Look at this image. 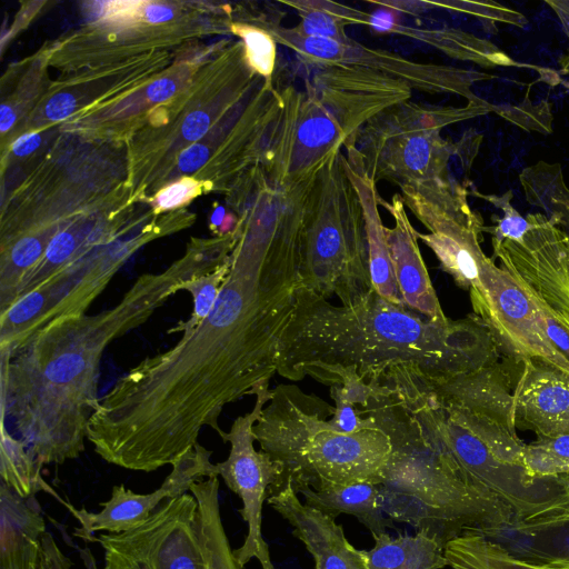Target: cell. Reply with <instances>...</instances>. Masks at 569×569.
<instances>
[{"instance_id":"cell-13","label":"cell","mask_w":569,"mask_h":569,"mask_svg":"<svg viewBox=\"0 0 569 569\" xmlns=\"http://www.w3.org/2000/svg\"><path fill=\"white\" fill-rule=\"evenodd\" d=\"M103 569H204L198 501L191 493L164 499L140 526L100 533Z\"/></svg>"},{"instance_id":"cell-27","label":"cell","mask_w":569,"mask_h":569,"mask_svg":"<svg viewBox=\"0 0 569 569\" xmlns=\"http://www.w3.org/2000/svg\"><path fill=\"white\" fill-rule=\"evenodd\" d=\"M367 551L369 569H442L448 566L445 546L417 531L413 536L392 538L382 533Z\"/></svg>"},{"instance_id":"cell-43","label":"cell","mask_w":569,"mask_h":569,"mask_svg":"<svg viewBox=\"0 0 569 569\" xmlns=\"http://www.w3.org/2000/svg\"><path fill=\"white\" fill-rule=\"evenodd\" d=\"M76 106L74 99L69 94H59L52 98L46 108L49 120H60L72 113Z\"/></svg>"},{"instance_id":"cell-30","label":"cell","mask_w":569,"mask_h":569,"mask_svg":"<svg viewBox=\"0 0 569 569\" xmlns=\"http://www.w3.org/2000/svg\"><path fill=\"white\" fill-rule=\"evenodd\" d=\"M445 557L452 569H552L516 557L480 532H466L448 541Z\"/></svg>"},{"instance_id":"cell-20","label":"cell","mask_w":569,"mask_h":569,"mask_svg":"<svg viewBox=\"0 0 569 569\" xmlns=\"http://www.w3.org/2000/svg\"><path fill=\"white\" fill-rule=\"evenodd\" d=\"M267 501L293 527V536L312 555L315 569H369L367 550L355 548L335 518L303 503L290 479L269 486Z\"/></svg>"},{"instance_id":"cell-49","label":"cell","mask_w":569,"mask_h":569,"mask_svg":"<svg viewBox=\"0 0 569 569\" xmlns=\"http://www.w3.org/2000/svg\"><path fill=\"white\" fill-rule=\"evenodd\" d=\"M542 563H546L547 566L551 567L552 569H569V561L568 560H547Z\"/></svg>"},{"instance_id":"cell-22","label":"cell","mask_w":569,"mask_h":569,"mask_svg":"<svg viewBox=\"0 0 569 569\" xmlns=\"http://www.w3.org/2000/svg\"><path fill=\"white\" fill-rule=\"evenodd\" d=\"M398 13L380 8L372 13L370 29L377 33L399 34L428 44L441 53L460 61L472 62L482 68L529 67L519 63L491 41L453 27H416L405 24L396 18Z\"/></svg>"},{"instance_id":"cell-38","label":"cell","mask_w":569,"mask_h":569,"mask_svg":"<svg viewBox=\"0 0 569 569\" xmlns=\"http://www.w3.org/2000/svg\"><path fill=\"white\" fill-rule=\"evenodd\" d=\"M71 560L61 551L49 532L41 536L38 569H71Z\"/></svg>"},{"instance_id":"cell-4","label":"cell","mask_w":569,"mask_h":569,"mask_svg":"<svg viewBox=\"0 0 569 569\" xmlns=\"http://www.w3.org/2000/svg\"><path fill=\"white\" fill-rule=\"evenodd\" d=\"M359 411L373 418L391 442L377 486L382 510L393 522L408 523L443 546L466 532L490 537L516 530L513 511L469 481L385 385Z\"/></svg>"},{"instance_id":"cell-45","label":"cell","mask_w":569,"mask_h":569,"mask_svg":"<svg viewBox=\"0 0 569 569\" xmlns=\"http://www.w3.org/2000/svg\"><path fill=\"white\" fill-rule=\"evenodd\" d=\"M142 12L144 18L150 22H164L173 17L172 8L157 2H144Z\"/></svg>"},{"instance_id":"cell-50","label":"cell","mask_w":569,"mask_h":569,"mask_svg":"<svg viewBox=\"0 0 569 569\" xmlns=\"http://www.w3.org/2000/svg\"><path fill=\"white\" fill-rule=\"evenodd\" d=\"M561 2H562L567 8H569V0H561Z\"/></svg>"},{"instance_id":"cell-25","label":"cell","mask_w":569,"mask_h":569,"mask_svg":"<svg viewBox=\"0 0 569 569\" xmlns=\"http://www.w3.org/2000/svg\"><path fill=\"white\" fill-rule=\"evenodd\" d=\"M303 498V503L322 513L337 518L340 513L355 516L376 538L395 528L380 503L379 489L372 482H358L347 486H331L319 489L293 488Z\"/></svg>"},{"instance_id":"cell-15","label":"cell","mask_w":569,"mask_h":569,"mask_svg":"<svg viewBox=\"0 0 569 569\" xmlns=\"http://www.w3.org/2000/svg\"><path fill=\"white\" fill-rule=\"evenodd\" d=\"M269 383H261L256 390L252 410L238 417L230 430L220 436L223 442L230 443V451L224 461L214 465L216 475L222 477L227 487L241 499L239 513L248 525L247 537L242 546L233 550L234 556L241 567L257 558L262 569H276L262 537V505L269 486L277 482L282 473L280 465L253 446V427L271 399Z\"/></svg>"},{"instance_id":"cell-36","label":"cell","mask_w":569,"mask_h":569,"mask_svg":"<svg viewBox=\"0 0 569 569\" xmlns=\"http://www.w3.org/2000/svg\"><path fill=\"white\" fill-rule=\"evenodd\" d=\"M431 10H447L450 12L465 13L481 20L497 21L518 26L523 28L528 20L519 11L507 8L493 1H466V0H443L428 1Z\"/></svg>"},{"instance_id":"cell-19","label":"cell","mask_w":569,"mask_h":569,"mask_svg":"<svg viewBox=\"0 0 569 569\" xmlns=\"http://www.w3.org/2000/svg\"><path fill=\"white\" fill-rule=\"evenodd\" d=\"M512 418L537 438L569 435V376L541 359L513 361Z\"/></svg>"},{"instance_id":"cell-32","label":"cell","mask_w":569,"mask_h":569,"mask_svg":"<svg viewBox=\"0 0 569 569\" xmlns=\"http://www.w3.org/2000/svg\"><path fill=\"white\" fill-rule=\"evenodd\" d=\"M230 258L214 270L184 281L181 290L192 297V311L187 320L178 322L169 330L170 333L191 330L198 327L210 313L221 291L222 284L230 272Z\"/></svg>"},{"instance_id":"cell-12","label":"cell","mask_w":569,"mask_h":569,"mask_svg":"<svg viewBox=\"0 0 569 569\" xmlns=\"http://www.w3.org/2000/svg\"><path fill=\"white\" fill-rule=\"evenodd\" d=\"M269 32L278 44L292 50L300 63L362 68L429 94H455L469 102L479 98L472 87L491 78L473 69L413 61L388 50L367 47L351 38L347 42H338L306 36L296 27L282 26Z\"/></svg>"},{"instance_id":"cell-5","label":"cell","mask_w":569,"mask_h":569,"mask_svg":"<svg viewBox=\"0 0 569 569\" xmlns=\"http://www.w3.org/2000/svg\"><path fill=\"white\" fill-rule=\"evenodd\" d=\"M493 112V104L478 98L465 107L427 106L410 100L372 118L345 154L376 183L387 180L409 189L463 222L482 217L467 200L468 183L453 173L456 160H473L481 136L465 134L459 141L441 136L450 124Z\"/></svg>"},{"instance_id":"cell-46","label":"cell","mask_w":569,"mask_h":569,"mask_svg":"<svg viewBox=\"0 0 569 569\" xmlns=\"http://www.w3.org/2000/svg\"><path fill=\"white\" fill-rule=\"evenodd\" d=\"M41 143L38 133H29L20 137L12 146V152L17 157H24L36 150Z\"/></svg>"},{"instance_id":"cell-16","label":"cell","mask_w":569,"mask_h":569,"mask_svg":"<svg viewBox=\"0 0 569 569\" xmlns=\"http://www.w3.org/2000/svg\"><path fill=\"white\" fill-rule=\"evenodd\" d=\"M527 218L522 239H505L491 259L569 333V239L541 212Z\"/></svg>"},{"instance_id":"cell-8","label":"cell","mask_w":569,"mask_h":569,"mask_svg":"<svg viewBox=\"0 0 569 569\" xmlns=\"http://www.w3.org/2000/svg\"><path fill=\"white\" fill-rule=\"evenodd\" d=\"M300 287L341 305L372 287L363 210L345 169V152L331 156L316 174L305 217Z\"/></svg>"},{"instance_id":"cell-35","label":"cell","mask_w":569,"mask_h":569,"mask_svg":"<svg viewBox=\"0 0 569 569\" xmlns=\"http://www.w3.org/2000/svg\"><path fill=\"white\" fill-rule=\"evenodd\" d=\"M493 112L526 131L545 134L552 132L553 117L547 100L533 103L527 96L517 104H493Z\"/></svg>"},{"instance_id":"cell-34","label":"cell","mask_w":569,"mask_h":569,"mask_svg":"<svg viewBox=\"0 0 569 569\" xmlns=\"http://www.w3.org/2000/svg\"><path fill=\"white\" fill-rule=\"evenodd\" d=\"M470 193L477 198L493 204L501 216H493V226L483 227V231L489 232L492 236V248L499 246L505 239L520 240L530 229L531 223L529 219L523 218L518 210L511 204L512 192L508 190L501 196L498 194H485L471 189Z\"/></svg>"},{"instance_id":"cell-37","label":"cell","mask_w":569,"mask_h":569,"mask_svg":"<svg viewBox=\"0 0 569 569\" xmlns=\"http://www.w3.org/2000/svg\"><path fill=\"white\" fill-rule=\"evenodd\" d=\"M201 191V184L184 177L160 190L156 197V211H164L189 202Z\"/></svg>"},{"instance_id":"cell-21","label":"cell","mask_w":569,"mask_h":569,"mask_svg":"<svg viewBox=\"0 0 569 569\" xmlns=\"http://www.w3.org/2000/svg\"><path fill=\"white\" fill-rule=\"evenodd\" d=\"M393 219L386 227L387 243L396 280L405 305L421 316L438 322L447 321L418 246L417 230L410 222L399 193L390 202L379 199Z\"/></svg>"},{"instance_id":"cell-31","label":"cell","mask_w":569,"mask_h":569,"mask_svg":"<svg viewBox=\"0 0 569 569\" xmlns=\"http://www.w3.org/2000/svg\"><path fill=\"white\" fill-rule=\"evenodd\" d=\"M40 467L27 448L18 440L1 435V481L19 497L28 499L39 491L59 496L43 480Z\"/></svg>"},{"instance_id":"cell-44","label":"cell","mask_w":569,"mask_h":569,"mask_svg":"<svg viewBox=\"0 0 569 569\" xmlns=\"http://www.w3.org/2000/svg\"><path fill=\"white\" fill-rule=\"evenodd\" d=\"M546 331L555 347L569 360V333L550 316L545 313Z\"/></svg>"},{"instance_id":"cell-2","label":"cell","mask_w":569,"mask_h":569,"mask_svg":"<svg viewBox=\"0 0 569 569\" xmlns=\"http://www.w3.org/2000/svg\"><path fill=\"white\" fill-rule=\"evenodd\" d=\"M227 259L217 240H193L169 268L144 273L111 308L59 318L1 353V435L20 441L43 467L84 450L107 347L146 322L181 284Z\"/></svg>"},{"instance_id":"cell-1","label":"cell","mask_w":569,"mask_h":569,"mask_svg":"<svg viewBox=\"0 0 569 569\" xmlns=\"http://www.w3.org/2000/svg\"><path fill=\"white\" fill-rule=\"evenodd\" d=\"M229 258L230 272L206 319L167 351L141 360L99 400L87 440L104 461L144 472L171 465L198 443L203 427L221 436L223 408L254 395L277 372L297 289L266 288Z\"/></svg>"},{"instance_id":"cell-29","label":"cell","mask_w":569,"mask_h":569,"mask_svg":"<svg viewBox=\"0 0 569 569\" xmlns=\"http://www.w3.org/2000/svg\"><path fill=\"white\" fill-rule=\"evenodd\" d=\"M526 200L569 239V188L559 163L543 160L527 167L519 176Z\"/></svg>"},{"instance_id":"cell-47","label":"cell","mask_w":569,"mask_h":569,"mask_svg":"<svg viewBox=\"0 0 569 569\" xmlns=\"http://www.w3.org/2000/svg\"><path fill=\"white\" fill-rule=\"evenodd\" d=\"M16 116L9 106H1V131L4 133L13 123Z\"/></svg>"},{"instance_id":"cell-40","label":"cell","mask_w":569,"mask_h":569,"mask_svg":"<svg viewBox=\"0 0 569 569\" xmlns=\"http://www.w3.org/2000/svg\"><path fill=\"white\" fill-rule=\"evenodd\" d=\"M208 156L209 151L204 144H192L180 153L178 158V169L180 172H192L207 160Z\"/></svg>"},{"instance_id":"cell-11","label":"cell","mask_w":569,"mask_h":569,"mask_svg":"<svg viewBox=\"0 0 569 569\" xmlns=\"http://www.w3.org/2000/svg\"><path fill=\"white\" fill-rule=\"evenodd\" d=\"M446 412L468 429L501 461L522 467L526 443L512 418L513 361L450 377L423 376Z\"/></svg>"},{"instance_id":"cell-41","label":"cell","mask_w":569,"mask_h":569,"mask_svg":"<svg viewBox=\"0 0 569 569\" xmlns=\"http://www.w3.org/2000/svg\"><path fill=\"white\" fill-rule=\"evenodd\" d=\"M178 79L176 77H162L151 82L147 89V97L151 102H161L171 98L177 91Z\"/></svg>"},{"instance_id":"cell-9","label":"cell","mask_w":569,"mask_h":569,"mask_svg":"<svg viewBox=\"0 0 569 569\" xmlns=\"http://www.w3.org/2000/svg\"><path fill=\"white\" fill-rule=\"evenodd\" d=\"M313 180L282 187L258 164L232 187L239 213L232 253L260 273L266 288L300 287L302 233Z\"/></svg>"},{"instance_id":"cell-3","label":"cell","mask_w":569,"mask_h":569,"mask_svg":"<svg viewBox=\"0 0 569 569\" xmlns=\"http://www.w3.org/2000/svg\"><path fill=\"white\" fill-rule=\"evenodd\" d=\"M501 359L476 315L438 322L386 300L372 288L355 302L337 306L299 287L293 315L280 339L277 372L299 381L310 368L355 366L367 382H378L401 367L441 378Z\"/></svg>"},{"instance_id":"cell-42","label":"cell","mask_w":569,"mask_h":569,"mask_svg":"<svg viewBox=\"0 0 569 569\" xmlns=\"http://www.w3.org/2000/svg\"><path fill=\"white\" fill-rule=\"evenodd\" d=\"M545 2L556 13L568 39L567 51L560 58L559 63L562 72L569 74V8H567L561 0H546Z\"/></svg>"},{"instance_id":"cell-48","label":"cell","mask_w":569,"mask_h":569,"mask_svg":"<svg viewBox=\"0 0 569 569\" xmlns=\"http://www.w3.org/2000/svg\"><path fill=\"white\" fill-rule=\"evenodd\" d=\"M224 209L222 207H218L211 217V228L218 232L219 227L221 226L223 219H224Z\"/></svg>"},{"instance_id":"cell-17","label":"cell","mask_w":569,"mask_h":569,"mask_svg":"<svg viewBox=\"0 0 569 569\" xmlns=\"http://www.w3.org/2000/svg\"><path fill=\"white\" fill-rule=\"evenodd\" d=\"M211 455L212 451L196 443L171 463V472L156 491L141 495L124 485L114 486L110 499L100 502L102 509L96 513L61 501L81 525L74 529V536L90 541L99 531L120 533L140 526L164 499L180 497L190 491V487L198 480L217 476L214 465L210 461Z\"/></svg>"},{"instance_id":"cell-18","label":"cell","mask_w":569,"mask_h":569,"mask_svg":"<svg viewBox=\"0 0 569 569\" xmlns=\"http://www.w3.org/2000/svg\"><path fill=\"white\" fill-rule=\"evenodd\" d=\"M400 196L406 208L428 230L427 233L417 231V238L431 249L442 270L465 290L477 286L487 258L480 246L483 220H458L409 189H400Z\"/></svg>"},{"instance_id":"cell-7","label":"cell","mask_w":569,"mask_h":569,"mask_svg":"<svg viewBox=\"0 0 569 569\" xmlns=\"http://www.w3.org/2000/svg\"><path fill=\"white\" fill-rule=\"evenodd\" d=\"M392 392L427 427L469 481L496 495L513 511L519 522L517 531H537L559 525L569 516V477L536 479L523 468L498 459L446 412L423 375L398 373Z\"/></svg>"},{"instance_id":"cell-26","label":"cell","mask_w":569,"mask_h":569,"mask_svg":"<svg viewBox=\"0 0 569 569\" xmlns=\"http://www.w3.org/2000/svg\"><path fill=\"white\" fill-rule=\"evenodd\" d=\"M218 476L198 480L190 492L198 501L199 535L204 569H243L224 531L219 506Z\"/></svg>"},{"instance_id":"cell-28","label":"cell","mask_w":569,"mask_h":569,"mask_svg":"<svg viewBox=\"0 0 569 569\" xmlns=\"http://www.w3.org/2000/svg\"><path fill=\"white\" fill-rule=\"evenodd\" d=\"M281 6L292 9L300 18L297 30L310 37L349 41L348 26H370L372 13L330 0H287Z\"/></svg>"},{"instance_id":"cell-51","label":"cell","mask_w":569,"mask_h":569,"mask_svg":"<svg viewBox=\"0 0 569 569\" xmlns=\"http://www.w3.org/2000/svg\"><path fill=\"white\" fill-rule=\"evenodd\" d=\"M567 522L569 523V519H568V521H567Z\"/></svg>"},{"instance_id":"cell-23","label":"cell","mask_w":569,"mask_h":569,"mask_svg":"<svg viewBox=\"0 0 569 569\" xmlns=\"http://www.w3.org/2000/svg\"><path fill=\"white\" fill-rule=\"evenodd\" d=\"M0 510V569H38L46 532L38 501L19 497L1 481Z\"/></svg>"},{"instance_id":"cell-6","label":"cell","mask_w":569,"mask_h":569,"mask_svg":"<svg viewBox=\"0 0 569 569\" xmlns=\"http://www.w3.org/2000/svg\"><path fill=\"white\" fill-rule=\"evenodd\" d=\"M335 407L293 385H278L253 427L260 450L282 467L279 479L292 487L319 489L358 482L378 483L391 452L385 431L342 432Z\"/></svg>"},{"instance_id":"cell-33","label":"cell","mask_w":569,"mask_h":569,"mask_svg":"<svg viewBox=\"0 0 569 569\" xmlns=\"http://www.w3.org/2000/svg\"><path fill=\"white\" fill-rule=\"evenodd\" d=\"M230 31L241 39L249 67L262 79L273 80L277 67V42L271 33L246 22H231Z\"/></svg>"},{"instance_id":"cell-14","label":"cell","mask_w":569,"mask_h":569,"mask_svg":"<svg viewBox=\"0 0 569 569\" xmlns=\"http://www.w3.org/2000/svg\"><path fill=\"white\" fill-rule=\"evenodd\" d=\"M469 293L503 359H541L569 376V360L547 335L545 312L491 258L483 260L479 283Z\"/></svg>"},{"instance_id":"cell-39","label":"cell","mask_w":569,"mask_h":569,"mask_svg":"<svg viewBox=\"0 0 569 569\" xmlns=\"http://www.w3.org/2000/svg\"><path fill=\"white\" fill-rule=\"evenodd\" d=\"M212 116L204 111H194L183 121L181 133L186 141L192 142L200 139L210 128Z\"/></svg>"},{"instance_id":"cell-10","label":"cell","mask_w":569,"mask_h":569,"mask_svg":"<svg viewBox=\"0 0 569 569\" xmlns=\"http://www.w3.org/2000/svg\"><path fill=\"white\" fill-rule=\"evenodd\" d=\"M280 94L281 112L262 166L276 183L290 187L313 179L356 136L305 88L288 84L280 87Z\"/></svg>"},{"instance_id":"cell-24","label":"cell","mask_w":569,"mask_h":569,"mask_svg":"<svg viewBox=\"0 0 569 569\" xmlns=\"http://www.w3.org/2000/svg\"><path fill=\"white\" fill-rule=\"evenodd\" d=\"M346 172L360 200L368 247V267L372 289L386 300L406 306L393 272L387 243L386 227L379 212L380 194L377 183L345 154Z\"/></svg>"}]
</instances>
